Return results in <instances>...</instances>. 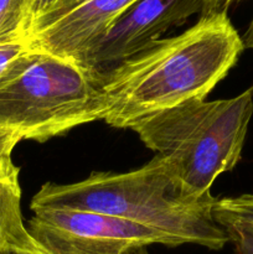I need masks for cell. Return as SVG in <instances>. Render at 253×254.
<instances>
[{"mask_svg":"<svg viewBox=\"0 0 253 254\" xmlns=\"http://www.w3.org/2000/svg\"><path fill=\"white\" fill-rule=\"evenodd\" d=\"M96 77L76 61L36 51L29 66L0 88V133L45 141L92 122Z\"/></svg>","mask_w":253,"mask_h":254,"instance_id":"obj_4","label":"cell"},{"mask_svg":"<svg viewBox=\"0 0 253 254\" xmlns=\"http://www.w3.org/2000/svg\"><path fill=\"white\" fill-rule=\"evenodd\" d=\"M124 254H150L146 250V247H134L130 248L129 251H126Z\"/></svg>","mask_w":253,"mask_h":254,"instance_id":"obj_16","label":"cell"},{"mask_svg":"<svg viewBox=\"0 0 253 254\" xmlns=\"http://www.w3.org/2000/svg\"><path fill=\"white\" fill-rule=\"evenodd\" d=\"M136 0H78L31 20L25 41L35 51L78 61Z\"/></svg>","mask_w":253,"mask_h":254,"instance_id":"obj_7","label":"cell"},{"mask_svg":"<svg viewBox=\"0 0 253 254\" xmlns=\"http://www.w3.org/2000/svg\"><path fill=\"white\" fill-rule=\"evenodd\" d=\"M216 201L211 193L196 197L186 192L170 163L156 155L129 173H93L79 183L45 184L30 207L104 213L158 231L176 247L191 243L218 251L230 240L213 217Z\"/></svg>","mask_w":253,"mask_h":254,"instance_id":"obj_2","label":"cell"},{"mask_svg":"<svg viewBox=\"0 0 253 254\" xmlns=\"http://www.w3.org/2000/svg\"><path fill=\"white\" fill-rule=\"evenodd\" d=\"M253 114V87L218 101L190 99L134 122L128 129L170 163L184 190L210 195L216 179L241 160Z\"/></svg>","mask_w":253,"mask_h":254,"instance_id":"obj_3","label":"cell"},{"mask_svg":"<svg viewBox=\"0 0 253 254\" xmlns=\"http://www.w3.org/2000/svg\"><path fill=\"white\" fill-rule=\"evenodd\" d=\"M222 227L235 246V254H253V227L242 223H227Z\"/></svg>","mask_w":253,"mask_h":254,"instance_id":"obj_12","label":"cell"},{"mask_svg":"<svg viewBox=\"0 0 253 254\" xmlns=\"http://www.w3.org/2000/svg\"><path fill=\"white\" fill-rule=\"evenodd\" d=\"M233 1H240V0H210V5H208V9L206 12L215 11V10H223V9L227 10L228 5Z\"/></svg>","mask_w":253,"mask_h":254,"instance_id":"obj_14","label":"cell"},{"mask_svg":"<svg viewBox=\"0 0 253 254\" xmlns=\"http://www.w3.org/2000/svg\"><path fill=\"white\" fill-rule=\"evenodd\" d=\"M0 254H25V253L16 252V251H0Z\"/></svg>","mask_w":253,"mask_h":254,"instance_id":"obj_17","label":"cell"},{"mask_svg":"<svg viewBox=\"0 0 253 254\" xmlns=\"http://www.w3.org/2000/svg\"><path fill=\"white\" fill-rule=\"evenodd\" d=\"M213 217L222 227L227 223H242L253 227V193L216 201Z\"/></svg>","mask_w":253,"mask_h":254,"instance_id":"obj_11","label":"cell"},{"mask_svg":"<svg viewBox=\"0 0 253 254\" xmlns=\"http://www.w3.org/2000/svg\"><path fill=\"white\" fill-rule=\"evenodd\" d=\"M242 40L243 45H245V49L253 50V17L251 20L250 25H248V29L246 30L245 35H243Z\"/></svg>","mask_w":253,"mask_h":254,"instance_id":"obj_15","label":"cell"},{"mask_svg":"<svg viewBox=\"0 0 253 254\" xmlns=\"http://www.w3.org/2000/svg\"><path fill=\"white\" fill-rule=\"evenodd\" d=\"M36 51L25 40L0 45V88L19 76L34 59Z\"/></svg>","mask_w":253,"mask_h":254,"instance_id":"obj_10","label":"cell"},{"mask_svg":"<svg viewBox=\"0 0 253 254\" xmlns=\"http://www.w3.org/2000/svg\"><path fill=\"white\" fill-rule=\"evenodd\" d=\"M42 254H47V253H46V252H44V253H42Z\"/></svg>","mask_w":253,"mask_h":254,"instance_id":"obj_18","label":"cell"},{"mask_svg":"<svg viewBox=\"0 0 253 254\" xmlns=\"http://www.w3.org/2000/svg\"><path fill=\"white\" fill-rule=\"evenodd\" d=\"M16 145L14 139L0 133V251L42 254L45 251L35 242L22 220L19 168L12 161Z\"/></svg>","mask_w":253,"mask_h":254,"instance_id":"obj_8","label":"cell"},{"mask_svg":"<svg viewBox=\"0 0 253 254\" xmlns=\"http://www.w3.org/2000/svg\"><path fill=\"white\" fill-rule=\"evenodd\" d=\"M208 5L210 0H136L77 64L94 77L106 73L160 40L171 27L205 14Z\"/></svg>","mask_w":253,"mask_h":254,"instance_id":"obj_6","label":"cell"},{"mask_svg":"<svg viewBox=\"0 0 253 254\" xmlns=\"http://www.w3.org/2000/svg\"><path fill=\"white\" fill-rule=\"evenodd\" d=\"M32 0H0V45L25 40Z\"/></svg>","mask_w":253,"mask_h":254,"instance_id":"obj_9","label":"cell"},{"mask_svg":"<svg viewBox=\"0 0 253 254\" xmlns=\"http://www.w3.org/2000/svg\"><path fill=\"white\" fill-rule=\"evenodd\" d=\"M245 50L227 10L202 14L178 36L160 39L96 77L92 122L128 129L139 119L205 99Z\"/></svg>","mask_w":253,"mask_h":254,"instance_id":"obj_1","label":"cell"},{"mask_svg":"<svg viewBox=\"0 0 253 254\" xmlns=\"http://www.w3.org/2000/svg\"><path fill=\"white\" fill-rule=\"evenodd\" d=\"M31 211L27 230L47 254H124L150 245L176 247L168 236L114 216L61 207Z\"/></svg>","mask_w":253,"mask_h":254,"instance_id":"obj_5","label":"cell"},{"mask_svg":"<svg viewBox=\"0 0 253 254\" xmlns=\"http://www.w3.org/2000/svg\"><path fill=\"white\" fill-rule=\"evenodd\" d=\"M76 1H78V0H32L29 24L31 20L36 19V17L50 14V12L59 11V10L63 9V7L68 6Z\"/></svg>","mask_w":253,"mask_h":254,"instance_id":"obj_13","label":"cell"}]
</instances>
